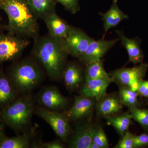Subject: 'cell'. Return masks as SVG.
<instances>
[{
    "mask_svg": "<svg viewBox=\"0 0 148 148\" xmlns=\"http://www.w3.org/2000/svg\"><path fill=\"white\" fill-rule=\"evenodd\" d=\"M0 9L8 17L6 29L9 33L27 39L35 40L39 37L37 18L26 0H0Z\"/></svg>",
    "mask_w": 148,
    "mask_h": 148,
    "instance_id": "7a4b0ae2",
    "label": "cell"
},
{
    "mask_svg": "<svg viewBox=\"0 0 148 148\" xmlns=\"http://www.w3.org/2000/svg\"><path fill=\"white\" fill-rule=\"evenodd\" d=\"M2 138V133L1 132V130H0V140H1V139H3Z\"/></svg>",
    "mask_w": 148,
    "mask_h": 148,
    "instance_id": "836d02e7",
    "label": "cell"
},
{
    "mask_svg": "<svg viewBox=\"0 0 148 148\" xmlns=\"http://www.w3.org/2000/svg\"><path fill=\"white\" fill-rule=\"evenodd\" d=\"M148 88V81H145L143 80L140 82L138 90L137 92L138 95H142L145 90Z\"/></svg>",
    "mask_w": 148,
    "mask_h": 148,
    "instance_id": "4dcf8cb0",
    "label": "cell"
},
{
    "mask_svg": "<svg viewBox=\"0 0 148 148\" xmlns=\"http://www.w3.org/2000/svg\"><path fill=\"white\" fill-rule=\"evenodd\" d=\"M51 36L66 38L71 26L56 12L50 14L44 20Z\"/></svg>",
    "mask_w": 148,
    "mask_h": 148,
    "instance_id": "e0dca14e",
    "label": "cell"
},
{
    "mask_svg": "<svg viewBox=\"0 0 148 148\" xmlns=\"http://www.w3.org/2000/svg\"><path fill=\"white\" fill-rule=\"evenodd\" d=\"M29 43L27 38L9 33L0 34V63L18 57Z\"/></svg>",
    "mask_w": 148,
    "mask_h": 148,
    "instance_id": "52a82bcc",
    "label": "cell"
},
{
    "mask_svg": "<svg viewBox=\"0 0 148 148\" xmlns=\"http://www.w3.org/2000/svg\"><path fill=\"white\" fill-rule=\"evenodd\" d=\"M34 132L0 140V148H28L32 146L31 140Z\"/></svg>",
    "mask_w": 148,
    "mask_h": 148,
    "instance_id": "ffe728a7",
    "label": "cell"
},
{
    "mask_svg": "<svg viewBox=\"0 0 148 148\" xmlns=\"http://www.w3.org/2000/svg\"><path fill=\"white\" fill-rule=\"evenodd\" d=\"M5 28L6 29V26L5 27V26H3V25H2V24L0 23V30H2V29H5Z\"/></svg>",
    "mask_w": 148,
    "mask_h": 148,
    "instance_id": "d6a6232c",
    "label": "cell"
},
{
    "mask_svg": "<svg viewBox=\"0 0 148 148\" xmlns=\"http://www.w3.org/2000/svg\"><path fill=\"white\" fill-rule=\"evenodd\" d=\"M64 7L66 10L72 14H75L80 10L79 0H55Z\"/></svg>",
    "mask_w": 148,
    "mask_h": 148,
    "instance_id": "4316f807",
    "label": "cell"
},
{
    "mask_svg": "<svg viewBox=\"0 0 148 148\" xmlns=\"http://www.w3.org/2000/svg\"><path fill=\"white\" fill-rule=\"evenodd\" d=\"M34 40L32 50L33 56L44 68L49 76L52 79H60L69 55L64 39L48 34Z\"/></svg>",
    "mask_w": 148,
    "mask_h": 148,
    "instance_id": "6da1fadb",
    "label": "cell"
},
{
    "mask_svg": "<svg viewBox=\"0 0 148 148\" xmlns=\"http://www.w3.org/2000/svg\"><path fill=\"white\" fill-rule=\"evenodd\" d=\"M129 109L132 119L138 122L145 130L148 131V109L134 107Z\"/></svg>",
    "mask_w": 148,
    "mask_h": 148,
    "instance_id": "d4e9b609",
    "label": "cell"
},
{
    "mask_svg": "<svg viewBox=\"0 0 148 148\" xmlns=\"http://www.w3.org/2000/svg\"><path fill=\"white\" fill-rule=\"evenodd\" d=\"M97 128L90 123L77 126L70 140L69 147L89 148Z\"/></svg>",
    "mask_w": 148,
    "mask_h": 148,
    "instance_id": "7c38bea8",
    "label": "cell"
},
{
    "mask_svg": "<svg viewBox=\"0 0 148 148\" xmlns=\"http://www.w3.org/2000/svg\"><path fill=\"white\" fill-rule=\"evenodd\" d=\"M62 77L66 87L72 91L80 87L84 81L82 69L75 63H71L66 66Z\"/></svg>",
    "mask_w": 148,
    "mask_h": 148,
    "instance_id": "9a60e30c",
    "label": "cell"
},
{
    "mask_svg": "<svg viewBox=\"0 0 148 148\" xmlns=\"http://www.w3.org/2000/svg\"><path fill=\"white\" fill-rule=\"evenodd\" d=\"M64 43L69 55L78 58L83 54L94 39L81 29L71 26Z\"/></svg>",
    "mask_w": 148,
    "mask_h": 148,
    "instance_id": "ba28073f",
    "label": "cell"
},
{
    "mask_svg": "<svg viewBox=\"0 0 148 148\" xmlns=\"http://www.w3.org/2000/svg\"><path fill=\"white\" fill-rule=\"evenodd\" d=\"M118 0H113L110 8L106 13L102 14L105 34L111 28L116 27L122 21L127 20L129 16L121 10L117 5Z\"/></svg>",
    "mask_w": 148,
    "mask_h": 148,
    "instance_id": "ac0fdd59",
    "label": "cell"
},
{
    "mask_svg": "<svg viewBox=\"0 0 148 148\" xmlns=\"http://www.w3.org/2000/svg\"><path fill=\"white\" fill-rule=\"evenodd\" d=\"M119 40V38L110 40L103 38L98 40H94L78 59L86 66L99 61Z\"/></svg>",
    "mask_w": 148,
    "mask_h": 148,
    "instance_id": "9c48e42d",
    "label": "cell"
},
{
    "mask_svg": "<svg viewBox=\"0 0 148 148\" xmlns=\"http://www.w3.org/2000/svg\"><path fill=\"white\" fill-rule=\"evenodd\" d=\"M148 69V64L142 63L132 68L117 69L110 74L114 82L119 86L129 88L137 92L140 82L145 77Z\"/></svg>",
    "mask_w": 148,
    "mask_h": 148,
    "instance_id": "5b68a950",
    "label": "cell"
},
{
    "mask_svg": "<svg viewBox=\"0 0 148 148\" xmlns=\"http://www.w3.org/2000/svg\"><path fill=\"white\" fill-rule=\"evenodd\" d=\"M26 2L36 17L43 21L56 12L57 3L55 0H26Z\"/></svg>",
    "mask_w": 148,
    "mask_h": 148,
    "instance_id": "d6986e66",
    "label": "cell"
},
{
    "mask_svg": "<svg viewBox=\"0 0 148 148\" xmlns=\"http://www.w3.org/2000/svg\"><path fill=\"white\" fill-rule=\"evenodd\" d=\"M32 147L40 148H64L65 146L62 141L59 140H55L47 143L38 141L35 142L32 145Z\"/></svg>",
    "mask_w": 148,
    "mask_h": 148,
    "instance_id": "f1b7e54d",
    "label": "cell"
},
{
    "mask_svg": "<svg viewBox=\"0 0 148 148\" xmlns=\"http://www.w3.org/2000/svg\"><path fill=\"white\" fill-rule=\"evenodd\" d=\"M15 97V91L7 78L0 74V104L10 102Z\"/></svg>",
    "mask_w": 148,
    "mask_h": 148,
    "instance_id": "cb8c5ba5",
    "label": "cell"
},
{
    "mask_svg": "<svg viewBox=\"0 0 148 148\" xmlns=\"http://www.w3.org/2000/svg\"><path fill=\"white\" fill-rule=\"evenodd\" d=\"M133 135L127 130L122 137L121 140L114 148H135L133 140Z\"/></svg>",
    "mask_w": 148,
    "mask_h": 148,
    "instance_id": "83f0119b",
    "label": "cell"
},
{
    "mask_svg": "<svg viewBox=\"0 0 148 148\" xmlns=\"http://www.w3.org/2000/svg\"><path fill=\"white\" fill-rule=\"evenodd\" d=\"M38 101L41 107L49 110L58 112L65 108L68 103L67 98L58 88L53 86L43 89L39 95Z\"/></svg>",
    "mask_w": 148,
    "mask_h": 148,
    "instance_id": "30bf717a",
    "label": "cell"
},
{
    "mask_svg": "<svg viewBox=\"0 0 148 148\" xmlns=\"http://www.w3.org/2000/svg\"><path fill=\"white\" fill-rule=\"evenodd\" d=\"M123 106L119 98L113 95L106 96L105 95L98 101L96 108L99 115L107 118L114 116L120 112Z\"/></svg>",
    "mask_w": 148,
    "mask_h": 148,
    "instance_id": "2e32d148",
    "label": "cell"
},
{
    "mask_svg": "<svg viewBox=\"0 0 148 148\" xmlns=\"http://www.w3.org/2000/svg\"><path fill=\"white\" fill-rule=\"evenodd\" d=\"M34 112L33 98L26 94L4 110L3 118L11 128L20 131L29 125Z\"/></svg>",
    "mask_w": 148,
    "mask_h": 148,
    "instance_id": "277c9868",
    "label": "cell"
},
{
    "mask_svg": "<svg viewBox=\"0 0 148 148\" xmlns=\"http://www.w3.org/2000/svg\"><path fill=\"white\" fill-rule=\"evenodd\" d=\"M95 99L80 95L76 96L73 105L64 112L69 121L79 120L92 114L95 106Z\"/></svg>",
    "mask_w": 148,
    "mask_h": 148,
    "instance_id": "8fae6325",
    "label": "cell"
},
{
    "mask_svg": "<svg viewBox=\"0 0 148 148\" xmlns=\"http://www.w3.org/2000/svg\"><path fill=\"white\" fill-rule=\"evenodd\" d=\"M11 77L16 91L26 95L41 82L42 71L36 58H25L15 66Z\"/></svg>",
    "mask_w": 148,
    "mask_h": 148,
    "instance_id": "3957f363",
    "label": "cell"
},
{
    "mask_svg": "<svg viewBox=\"0 0 148 148\" xmlns=\"http://www.w3.org/2000/svg\"><path fill=\"white\" fill-rule=\"evenodd\" d=\"M138 92L133 91L127 87L119 86V98L123 106L129 108H140L142 103L138 101Z\"/></svg>",
    "mask_w": 148,
    "mask_h": 148,
    "instance_id": "603a6c76",
    "label": "cell"
},
{
    "mask_svg": "<svg viewBox=\"0 0 148 148\" xmlns=\"http://www.w3.org/2000/svg\"><path fill=\"white\" fill-rule=\"evenodd\" d=\"M107 122L116 130L120 135L122 137L132 124V118L130 113H126L119 116L107 118Z\"/></svg>",
    "mask_w": 148,
    "mask_h": 148,
    "instance_id": "44dd1931",
    "label": "cell"
},
{
    "mask_svg": "<svg viewBox=\"0 0 148 148\" xmlns=\"http://www.w3.org/2000/svg\"><path fill=\"white\" fill-rule=\"evenodd\" d=\"M133 140L135 148L147 147L148 146V134L143 133L138 136L133 135Z\"/></svg>",
    "mask_w": 148,
    "mask_h": 148,
    "instance_id": "f546056e",
    "label": "cell"
},
{
    "mask_svg": "<svg viewBox=\"0 0 148 148\" xmlns=\"http://www.w3.org/2000/svg\"><path fill=\"white\" fill-rule=\"evenodd\" d=\"M122 45L126 49L128 56V63L131 62L134 65L143 63L144 58L143 51L140 48L142 44L141 40L138 37L129 38L126 36L122 31H115Z\"/></svg>",
    "mask_w": 148,
    "mask_h": 148,
    "instance_id": "5bb4252c",
    "label": "cell"
},
{
    "mask_svg": "<svg viewBox=\"0 0 148 148\" xmlns=\"http://www.w3.org/2000/svg\"><path fill=\"white\" fill-rule=\"evenodd\" d=\"M92 142L96 144L100 148L109 147L108 139L104 130L101 127H97L92 138Z\"/></svg>",
    "mask_w": 148,
    "mask_h": 148,
    "instance_id": "484cf974",
    "label": "cell"
},
{
    "mask_svg": "<svg viewBox=\"0 0 148 148\" xmlns=\"http://www.w3.org/2000/svg\"><path fill=\"white\" fill-rule=\"evenodd\" d=\"M89 148H100V147L96 144L92 142L90 144Z\"/></svg>",
    "mask_w": 148,
    "mask_h": 148,
    "instance_id": "1f68e13d",
    "label": "cell"
},
{
    "mask_svg": "<svg viewBox=\"0 0 148 148\" xmlns=\"http://www.w3.org/2000/svg\"><path fill=\"white\" fill-rule=\"evenodd\" d=\"M35 113L50 125L62 142L66 143L68 141L71 129L66 114L58 111L49 110L42 107L38 108L35 110Z\"/></svg>",
    "mask_w": 148,
    "mask_h": 148,
    "instance_id": "8992f818",
    "label": "cell"
},
{
    "mask_svg": "<svg viewBox=\"0 0 148 148\" xmlns=\"http://www.w3.org/2000/svg\"><path fill=\"white\" fill-rule=\"evenodd\" d=\"M85 82L80 91V95L99 101L105 95L107 88L114 82L112 77L109 79H90L84 77Z\"/></svg>",
    "mask_w": 148,
    "mask_h": 148,
    "instance_id": "4fadbf2b",
    "label": "cell"
},
{
    "mask_svg": "<svg viewBox=\"0 0 148 148\" xmlns=\"http://www.w3.org/2000/svg\"></svg>",
    "mask_w": 148,
    "mask_h": 148,
    "instance_id": "e575fe53",
    "label": "cell"
},
{
    "mask_svg": "<svg viewBox=\"0 0 148 148\" xmlns=\"http://www.w3.org/2000/svg\"><path fill=\"white\" fill-rule=\"evenodd\" d=\"M84 77L90 79H109L112 78L103 67L102 60L92 62L86 66Z\"/></svg>",
    "mask_w": 148,
    "mask_h": 148,
    "instance_id": "7402d4cb",
    "label": "cell"
}]
</instances>
